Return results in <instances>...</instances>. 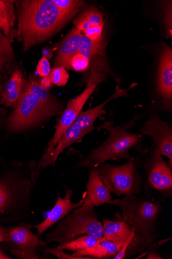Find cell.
<instances>
[{
  "label": "cell",
  "instance_id": "obj_1",
  "mask_svg": "<svg viewBox=\"0 0 172 259\" xmlns=\"http://www.w3.org/2000/svg\"><path fill=\"white\" fill-rule=\"evenodd\" d=\"M71 18L63 13L53 0L21 2L17 35L24 51L51 37Z\"/></svg>",
  "mask_w": 172,
  "mask_h": 259
},
{
  "label": "cell",
  "instance_id": "obj_2",
  "mask_svg": "<svg viewBox=\"0 0 172 259\" xmlns=\"http://www.w3.org/2000/svg\"><path fill=\"white\" fill-rule=\"evenodd\" d=\"M94 207L88 199L84 200L82 205L73 209L70 214L46 235V242L63 244L83 235L102 239L103 225L97 220Z\"/></svg>",
  "mask_w": 172,
  "mask_h": 259
},
{
  "label": "cell",
  "instance_id": "obj_3",
  "mask_svg": "<svg viewBox=\"0 0 172 259\" xmlns=\"http://www.w3.org/2000/svg\"><path fill=\"white\" fill-rule=\"evenodd\" d=\"M107 203L120 208L123 218L134 230L138 240L147 243L153 240L154 224L160 210L158 202L153 203L133 195L111 200Z\"/></svg>",
  "mask_w": 172,
  "mask_h": 259
},
{
  "label": "cell",
  "instance_id": "obj_4",
  "mask_svg": "<svg viewBox=\"0 0 172 259\" xmlns=\"http://www.w3.org/2000/svg\"><path fill=\"white\" fill-rule=\"evenodd\" d=\"M103 128L109 132L108 138L101 146L92 150L76 168L97 167L109 160L129 159V151L141 142L140 135L131 134L120 127L114 128L111 123L106 122L100 128Z\"/></svg>",
  "mask_w": 172,
  "mask_h": 259
},
{
  "label": "cell",
  "instance_id": "obj_5",
  "mask_svg": "<svg viewBox=\"0 0 172 259\" xmlns=\"http://www.w3.org/2000/svg\"><path fill=\"white\" fill-rule=\"evenodd\" d=\"M57 113L44 105L27 85L9 117L8 126L13 132L27 130Z\"/></svg>",
  "mask_w": 172,
  "mask_h": 259
},
{
  "label": "cell",
  "instance_id": "obj_6",
  "mask_svg": "<svg viewBox=\"0 0 172 259\" xmlns=\"http://www.w3.org/2000/svg\"><path fill=\"white\" fill-rule=\"evenodd\" d=\"M96 168L110 192L118 196H130L140 192V180L132 161L121 166L103 163Z\"/></svg>",
  "mask_w": 172,
  "mask_h": 259
},
{
  "label": "cell",
  "instance_id": "obj_7",
  "mask_svg": "<svg viewBox=\"0 0 172 259\" xmlns=\"http://www.w3.org/2000/svg\"><path fill=\"white\" fill-rule=\"evenodd\" d=\"M30 225H19L7 231L5 242L12 246L11 252L21 258H38L37 251L46 243L31 230Z\"/></svg>",
  "mask_w": 172,
  "mask_h": 259
},
{
  "label": "cell",
  "instance_id": "obj_8",
  "mask_svg": "<svg viewBox=\"0 0 172 259\" xmlns=\"http://www.w3.org/2000/svg\"><path fill=\"white\" fill-rule=\"evenodd\" d=\"M99 83L100 82L96 79L90 78L87 87L80 95L69 101L66 110L58 121L54 136L49 143L46 152L40 161L44 159L54 148L61 136L75 121Z\"/></svg>",
  "mask_w": 172,
  "mask_h": 259
},
{
  "label": "cell",
  "instance_id": "obj_9",
  "mask_svg": "<svg viewBox=\"0 0 172 259\" xmlns=\"http://www.w3.org/2000/svg\"><path fill=\"white\" fill-rule=\"evenodd\" d=\"M143 135L150 136L156 145L155 153L165 156L171 167L172 131L171 127L162 121L158 115L150 117L141 128Z\"/></svg>",
  "mask_w": 172,
  "mask_h": 259
},
{
  "label": "cell",
  "instance_id": "obj_10",
  "mask_svg": "<svg viewBox=\"0 0 172 259\" xmlns=\"http://www.w3.org/2000/svg\"><path fill=\"white\" fill-rule=\"evenodd\" d=\"M91 132L89 130H82L77 126L72 124L64 133L50 154L43 160L40 161L36 170L33 172L32 179L36 181L41 171L48 165H54L59 155L64 150L73 143H79L87 134Z\"/></svg>",
  "mask_w": 172,
  "mask_h": 259
},
{
  "label": "cell",
  "instance_id": "obj_11",
  "mask_svg": "<svg viewBox=\"0 0 172 259\" xmlns=\"http://www.w3.org/2000/svg\"><path fill=\"white\" fill-rule=\"evenodd\" d=\"M72 191L71 189L66 190L64 198L59 195L56 203L48 214L46 219L41 223L33 226L38 232V236L42 235L48 228H50L65 217L73 209L82 205L84 200L82 199L77 203L71 202Z\"/></svg>",
  "mask_w": 172,
  "mask_h": 259
},
{
  "label": "cell",
  "instance_id": "obj_12",
  "mask_svg": "<svg viewBox=\"0 0 172 259\" xmlns=\"http://www.w3.org/2000/svg\"><path fill=\"white\" fill-rule=\"evenodd\" d=\"M149 181L156 190L164 194H171L172 172L171 167L162 156L154 153L149 174Z\"/></svg>",
  "mask_w": 172,
  "mask_h": 259
},
{
  "label": "cell",
  "instance_id": "obj_13",
  "mask_svg": "<svg viewBox=\"0 0 172 259\" xmlns=\"http://www.w3.org/2000/svg\"><path fill=\"white\" fill-rule=\"evenodd\" d=\"M135 85L133 84L128 89H122L120 88L119 84L117 83L114 92L106 101L92 109L86 111L82 110L72 124L77 126L82 130L92 131L94 130V123L97 117L106 113L104 110L106 104L118 98L129 96V91Z\"/></svg>",
  "mask_w": 172,
  "mask_h": 259
},
{
  "label": "cell",
  "instance_id": "obj_14",
  "mask_svg": "<svg viewBox=\"0 0 172 259\" xmlns=\"http://www.w3.org/2000/svg\"><path fill=\"white\" fill-rule=\"evenodd\" d=\"M157 90L161 97L171 100L172 97V51L165 45L160 54L158 71Z\"/></svg>",
  "mask_w": 172,
  "mask_h": 259
},
{
  "label": "cell",
  "instance_id": "obj_15",
  "mask_svg": "<svg viewBox=\"0 0 172 259\" xmlns=\"http://www.w3.org/2000/svg\"><path fill=\"white\" fill-rule=\"evenodd\" d=\"M91 168L86 186L87 198L94 207L99 206L111 200V192L102 180L97 168Z\"/></svg>",
  "mask_w": 172,
  "mask_h": 259
},
{
  "label": "cell",
  "instance_id": "obj_16",
  "mask_svg": "<svg viewBox=\"0 0 172 259\" xmlns=\"http://www.w3.org/2000/svg\"><path fill=\"white\" fill-rule=\"evenodd\" d=\"M82 33L73 28L63 41L58 57L56 64L58 66L65 69L71 68L70 62L72 58L79 53V45Z\"/></svg>",
  "mask_w": 172,
  "mask_h": 259
},
{
  "label": "cell",
  "instance_id": "obj_17",
  "mask_svg": "<svg viewBox=\"0 0 172 259\" xmlns=\"http://www.w3.org/2000/svg\"><path fill=\"white\" fill-rule=\"evenodd\" d=\"M125 243H113L103 238L95 245L88 248L74 251V256H86L93 258H105L113 257L120 251Z\"/></svg>",
  "mask_w": 172,
  "mask_h": 259
},
{
  "label": "cell",
  "instance_id": "obj_18",
  "mask_svg": "<svg viewBox=\"0 0 172 259\" xmlns=\"http://www.w3.org/2000/svg\"><path fill=\"white\" fill-rule=\"evenodd\" d=\"M103 238L113 243H125L133 231L126 221L112 222L103 221Z\"/></svg>",
  "mask_w": 172,
  "mask_h": 259
},
{
  "label": "cell",
  "instance_id": "obj_19",
  "mask_svg": "<svg viewBox=\"0 0 172 259\" xmlns=\"http://www.w3.org/2000/svg\"><path fill=\"white\" fill-rule=\"evenodd\" d=\"M24 80L22 73L16 70L6 83L5 92V104L15 108L22 93Z\"/></svg>",
  "mask_w": 172,
  "mask_h": 259
},
{
  "label": "cell",
  "instance_id": "obj_20",
  "mask_svg": "<svg viewBox=\"0 0 172 259\" xmlns=\"http://www.w3.org/2000/svg\"><path fill=\"white\" fill-rule=\"evenodd\" d=\"M14 2L9 0H0V29L3 31L10 41L12 40L15 35Z\"/></svg>",
  "mask_w": 172,
  "mask_h": 259
},
{
  "label": "cell",
  "instance_id": "obj_21",
  "mask_svg": "<svg viewBox=\"0 0 172 259\" xmlns=\"http://www.w3.org/2000/svg\"><path fill=\"white\" fill-rule=\"evenodd\" d=\"M103 23L102 14L93 7L85 10L73 21V24L76 29L81 32L84 31L90 27L100 25Z\"/></svg>",
  "mask_w": 172,
  "mask_h": 259
},
{
  "label": "cell",
  "instance_id": "obj_22",
  "mask_svg": "<svg viewBox=\"0 0 172 259\" xmlns=\"http://www.w3.org/2000/svg\"><path fill=\"white\" fill-rule=\"evenodd\" d=\"M27 86L44 105L56 112H59L60 110V104L51 97L48 90L43 89L34 77H30Z\"/></svg>",
  "mask_w": 172,
  "mask_h": 259
},
{
  "label": "cell",
  "instance_id": "obj_23",
  "mask_svg": "<svg viewBox=\"0 0 172 259\" xmlns=\"http://www.w3.org/2000/svg\"><path fill=\"white\" fill-rule=\"evenodd\" d=\"M100 240V239L90 236V235H83V236L80 237L71 242L60 244L56 248L74 252L91 247L95 245Z\"/></svg>",
  "mask_w": 172,
  "mask_h": 259
},
{
  "label": "cell",
  "instance_id": "obj_24",
  "mask_svg": "<svg viewBox=\"0 0 172 259\" xmlns=\"http://www.w3.org/2000/svg\"><path fill=\"white\" fill-rule=\"evenodd\" d=\"M101 49V40L94 41L89 38L85 34H82L80 38L79 53L86 59L90 60V59L100 52Z\"/></svg>",
  "mask_w": 172,
  "mask_h": 259
},
{
  "label": "cell",
  "instance_id": "obj_25",
  "mask_svg": "<svg viewBox=\"0 0 172 259\" xmlns=\"http://www.w3.org/2000/svg\"><path fill=\"white\" fill-rule=\"evenodd\" d=\"M53 2L63 13L72 17L84 5L83 2L78 0H53Z\"/></svg>",
  "mask_w": 172,
  "mask_h": 259
},
{
  "label": "cell",
  "instance_id": "obj_26",
  "mask_svg": "<svg viewBox=\"0 0 172 259\" xmlns=\"http://www.w3.org/2000/svg\"><path fill=\"white\" fill-rule=\"evenodd\" d=\"M15 191L7 183L0 182V212L10 205L14 198Z\"/></svg>",
  "mask_w": 172,
  "mask_h": 259
},
{
  "label": "cell",
  "instance_id": "obj_27",
  "mask_svg": "<svg viewBox=\"0 0 172 259\" xmlns=\"http://www.w3.org/2000/svg\"><path fill=\"white\" fill-rule=\"evenodd\" d=\"M49 75L52 83L59 87L65 85L69 79V75L63 67L58 66L53 68Z\"/></svg>",
  "mask_w": 172,
  "mask_h": 259
},
{
  "label": "cell",
  "instance_id": "obj_28",
  "mask_svg": "<svg viewBox=\"0 0 172 259\" xmlns=\"http://www.w3.org/2000/svg\"><path fill=\"white\" fill-rule=\"evenodd\" d=\"M89 65V60L79 53L74 56L70 62L71 68L79 72L85 71Z\"/></svg>",
  "mask_w": 172,
  "mask_h": 259
},
{
  "label": "cell",
  "instance_id": "obj_29",
  "mask_svg": "<svg viewBox=\"0 0 172 259\" xmlns=\"http://www.w3.org/2000/svg\"><path fill=\"white\" fill-rule=\"evenodd\" d=\"M104 23L100 25L90 27L85 30V35L94 41H100L102 36Z\"/></svg>",
  "mask_w": 172,
  "mask_h": 259
},
{
  "label": "cell",
  "instance_id": "obj_30",
  "mask_svg": "<svg viewBox=\"0 0 172 259\" xmlns=\"http://www.w3.org/2000/svg\"><path fill=\"white\" fill-rule=\"evenodd\" d=\"M48 254H52L60 259H93V258L86 256H74L72 254L66 253L63 250L56 248H48L45 250Z\"/></svg>",
  "mask_w": 172,
  "mask_h": 259
},
{
  "label": "cell",
  "instance_id": "obj_31",
  "mask_svg": "<svg viewBox=\"0 0 172 259\" xmlns=\"http://www.w3.org/2000/svg\"><path fill=\"white\" fill-rule=\"evenodd\" d=\"M51 66L48 59L45 57L41 59L37 66V72L41 77L48 76L51 72Z\"/></svg>",
  "mask_w": 172,
  "mask_h": 259
},
{
  "label": "cell",
  "instance_id": "obj_32",
  "mask_svg": "<svg viewBox=\"0 0 172 259\" xmlns=\"http://www.w3.org/2000/svg\"><path fill=\"white\" fill-rule=\"evenodd\" d=\"M52 83L51 82L50 78L49 77V76L44 77L42 79L40 83L41 87L46 90H48V89H50L52 85Z\"/></svg>",
  "mask_w": 172,
  "mask_h": 259
},
{
  "label": "cell",
  "instance_id": "obj_33",
  "mask_svg": "<svg viewBox=\"0 0 172 259\" xmlns=\"http://www.w3.org/2000/svg\"><path fill=\"white\" fill-rule=\"evenodd\" d=\"M6 235L7 230L2 225H0V242H5Z\"/></svg>",
  "mask_w": 172,
  "mask_h": 259
},
{
  "label": "cell",
  "instance_id": "obj_34",
  "mask_svg": "<svg viewBox=\"0 0 172 259\" xmlns=\"http://www.w3.org/2000/svg\"><path fill=\"white\" fill-rule=\"evenodd\" d=\"M42 55L43 57L46 59L51 58L52 56V52L50 49L45 47L42 51Z\"/></svg>",
  "mask_w": 172,
  "mask_h": 259
},
{
  "label": "cell",
  "instance_id": "obj_35",
  "mask_svg": "<svg viewBox=\"0 0 172 259\" xmlns=\"http://www.w3.org/2000/svg\"><path fill=\"white\" fill-rule=\"evenodd\" d=\"M146 259H162V257L154 252H151L146 258Z\"/></svg>",
  "mask_w": 172,
  "mask_h": 259
},
{
  "label": "cell",
  "instance_id": "obj_36",
  "mask_svg": "<svg viewBox=\"0 0 172 259\" xmlns=\"http://www.w3.org/2000/svg\"><path fill=\"white\" fill-rule=\"evenodd\" d=\"M11 257L5 254L2 251L1 248H0V259H11Z\"/></svg>",
  "mask_w": 172,
  "mask_h": 259
},
{
  "label": "cell",
  "instance_id": "obj_37",
  "mask_svg": "<svg viewBox=\"0 0 172 259\" xmlns=\"http://www.w3.org/2000/svg\"><path fill=\"white\" fill-rule=\"evenodd\" d=\"M4 60L3 59L2 57H0V68L2 67L3 64Z\"/></svg>",
  "mask_w": 172,
  "mask_h": 259
}]
</instances>
